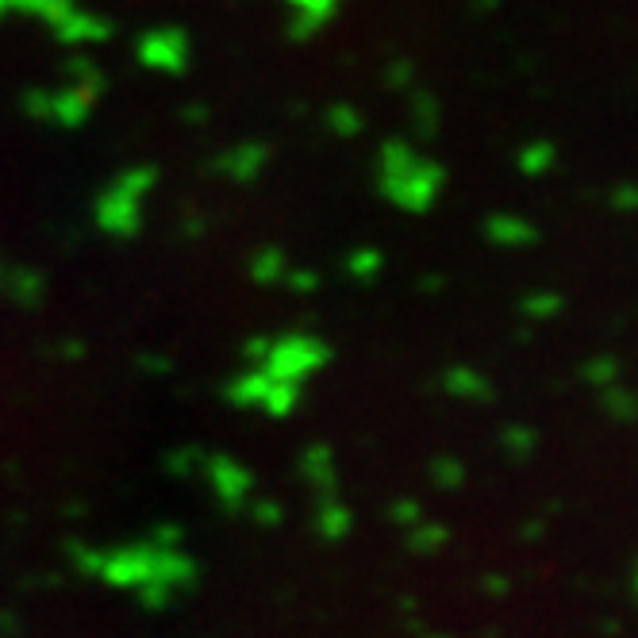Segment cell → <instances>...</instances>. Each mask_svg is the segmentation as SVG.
Returning <instances> with one entry per match:
<instances>
[{
	"label": "cell",
	"mask_w": 638,
	"mask_h": 638,
	"mask_svg": "<svg viewBox=\"0 0 638 638\" xmlns=\"http://www.w3.org/2000/svg\"><path fill=\"white\" fill-rule=\"evenodd\" d=\"M97 578L112 588H139L143 581L154 578V542H123L116 550H105Z\"/></svg>",
	"instance_id": "obj_1"
},
{
	"label": "cell",
	"mask_w": 638,
	"mask_h": 638,
	"mask_svg": "<svg viewBox=\"0 0 638 638\" xmlns=\"http://www.w3.org/2000/svg\"><path fill=\"white\" fill-rule=\"evenodd\" d=\"M154 581H166L177 593H189L200 585V565L182 547H154Z\"/></svg>",
	"instance_id": "obj_2"
},
{
	"label": "cell",
	"mask_w": 638,
	"mask_h": 638,
	"mask_svg": "<svg viewBox=\"0 0 638 638\" xmlns=\"http://www.w3.org/2000/svg\"><path fill=\"white\" fill-rule=\"evenodd\" d=\"M135 593V601H139V608H146V612H166L169 604L177 601V588H169L166 581H143L139 588H131Z\"/></svg>",
	"instance_id": "obj_3"
},
{
	"label": "cell",
	"mask_w": 638,
	"mask_h": 638,
	"mask_svg": "<svg viewBox=\"0 0 638 638\" xmlns=\"http://www.w3.org/2000/svg\"><path fill=\"white\" fill-rule=\"evenodd\" d=\"M212 473H216V488H220V496L228 504H239V488H246V477L235 470V465H228V462H216L212 465Z\"/></svg>",
	"instance_id": "obj_4"
},
{
	"label": "cell",
	"mask_w": 638,
	"mask_h": 638,
	"mask_svg": "<svg viewBox=\"0 0 638 638\" xmlns=\"http://www.w3.org/2000/svg\"><path fill=\"white\" fill-rule=\"evenodd\" d=\"M100 558H105V550H100V547H85V542H69V562H74V570L81 573V578H97Z\"/></svg>",
	"instance_id": "obj_5"
},
{
	"label": "cell",
	"mask_w": 638,
	"mask_h": 638,
	"mask_svg": "<svg viewBox=\"0 0 638 638\" xmlns=\"http://www.w3.org/2000/svg\"><path fill=\"white\" fill-rule=\"evenodd\" d=\"M182 539H185V531H182V527H154V531H151V542H154V547H182Z\"/></svg>",
	"instance_id": "obj_6"
}]
</instances>
